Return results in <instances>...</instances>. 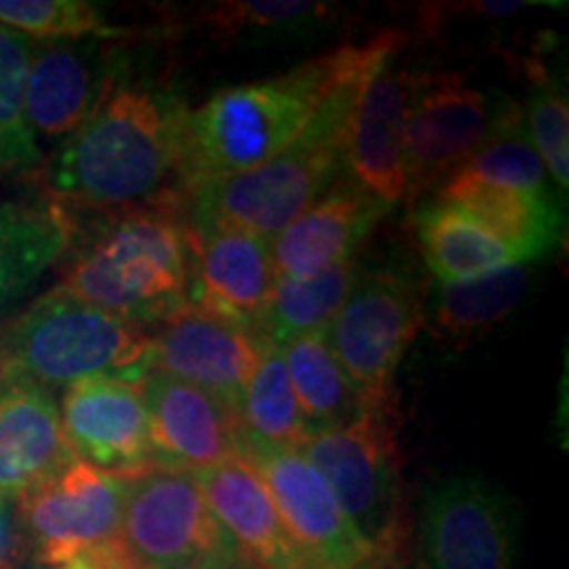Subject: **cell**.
Here are the masks:
<instances>
[{"label":"cell","instance_id":"cell-14","mask_svg":"<svg viewBox=\"0 0 569 569\" xmlns=\"http://www.w3.org/2000/svg\"><path fill=\"white\" fill-rule=\"evenodd\" d=\"M267 348L259 330L184 306L153 332L151 372L201 388L238 411Z\"/></svg>","mask_w":569,"mask_h":569},{"label":"cell","instance_id":"cell-28","mask_svg":"<svg viewBox=\"0 0 569 569\" xmlns=\"http://www.w3.org/2000/svg\"><path fill=\"white\" fill-rule=\"evenodd\" d=\"M238 422L240 438H243L240 453L269 451V448H296L298 451L309 438L282 353L274 343H269L261 356L240 398Z\"/></svg>","mask_w":569,"mask_h":569},{"label":"cell","instance_id":"cell-31","mask_svg":"<svg viewBox=\"0 0 569 569\" xmlns=\"http://www.w3.org/2000/svg\"><path fill=\"white\" fill-rule=\"evenodd\" d=\"M0 24L30 40H117L127 34L88 0H0Z\"/></svg>","mask_w":569,"mask_h":569},{"label":"cell","instance_id":"cell-6","mask_svg":"<svg viewBox=\"0 0 569 569\" xmlns=\"http://www.w3.org/2000/svg\"><path fill=\"white\" fill-rule=\"evenodd\" d=\"M372 549L377 569H398L409 546V511L396 443V407L317 432L298 448Z\"/></svg>","mask_w":569,"mask_h":569},{"label":"cell","instance_id":"cell-15","mask_svg":"<svg viewBox=\"0 0 569 569\" xmlns=\"http://www.w3.org/2000/svg\"><path fill=\"white\" fill-rule=\"evenodd\" d=\"M401 53L382 61L361 84L346 138V177L390 209L407 198V117L415 69L401 61Z\"/></svg>","mask_w":569,"mask_h":569},{"label":"cell","instance_id":"cell-3","mask_svg":"<svg viewBox=\"0 0 569 569\" xmlns=\"http://www.w3.org/2000/svg\"><path fill=\"white\" fill-rule=\"evenodd\" d=\"M356 51L359 42H346L277 77L213 92L209 101L190 109L177 169L182 188L190 193L284 151L351 67Z\"/></svg>","mask_w":569,"mask_h":569},{"label":"cell","instance_id":"cell-16","mask_svg":"<svg viewBox=\"0 0 569 569\" xmlns=\"http://www.w3.org/2000/svg\"><path fill=\"white\" fill-rule=\"evenodd\" d=\"M59 415L74 459L119 478H134L153 469L140 382L122 377L74 382L63 388Z\"/></svg>","mask_w":569,"mask_h":569},{"label":"cell","instance_id":"cell-26","mask_svg":"<svg viewBox=\"0 0 569 569\" xmlns=\"http://www.w3.org/2000/svg\"><path fill=\"white\" fill-rule=\"evenodd\" d=\"M277 348L282 353L309 436L351 425L365 415V401L332 353L325 330L290 338Z\"/></svg>","mask_w":569,"mask_h":569},{"label":"cell","instance_id":"cell-33","mask_svg":"<svg viewBox=\"0 0 569 569\" xmlns=\"http://www.w3.org/2000/svg\"><path fill=\"white\" fill-rule=\"evenodd\" d=\"M457 174L467 177V180L525 190V193H557L549 184V172H546L543 161L525 134V124L490 140Z\"/></svg>","mask_w":569,"mask_h":569},{"label":"cell","instance_id":"cell-25","mask_svg":"<svg viewBox=\"0 0 569 569\" xmlns=\"http://www.w3.org/2000/svg\"><path fill=\"white\" fill-rule=\"evenodd\" d=\"M415 230L425 264L438 282L472 280L519 264L515 253L486 227L438 198L415 211Z\"/></svg>","mask_w":569,"mask_h":569},{"label":"cell","instance_id":"cell-12","mask_svg":"<svg viewBox=\"0 0 569 569\" xmlns=\"http://www.w3.org/2000/svg\"><path fill=\"white\" fill-rule=\"evenodd\" d=\"M124 80L127 53L113 40H63L34 48L24 92L34 140H69Z\"/></svg>","mask_w":569,"mask_h":569},{"label":"cell","instance_id":"cell-34","mask_svg":"<svg viewBox=\"0 0 569 569\" xmlns=\"http://www.w3.org/2000/svg\"><path fill=\"white\" fill-rule=\"evenodd\" d=\"M27 559L24 540L19 536L17 522L9 515V509H0V569H19Z\"/></svg>","mask_w":569,"mask_h":569},{"label":"cell","instance_id":"cell-7","mask_svg":"<svg viewBox=\"0 0 569 569\" xmlns=\"http://www.w3.org/2000/svg\"><path fill=\"white\" fill-rule=\"evenodd\" d=\"M122 569H248L193 472L153 467L127 482Z\"/></svg>","mask_w":569,"mask_h":569},{"label":"cell","instance_id":"cell-29","mask_svg":"<svg viewBox=\"0 0 569 569\" xmlns=\"http://www.w3.org/2000/svg\"><path fill=\"white\" fill-rule=\"evenodd\" d=\"M338 17V6L315 0H224L198 13V24L227 46L306 38Z\"/></svg>","mask_w":569,"mask_h":569},{"label":"cell","instance_id":"cell-2","mask_svg":"<svg viewBox=\"0 0 569 569\" xmlns=\"http://www.w3.org/2000/svg\"><path fill=\"white\" fill-rule=\"evenodd\" d=\"M188 103L153 82H122L46 167L53 203L132 209L177 180Z\"/></svg>","mask_w":569,"mask_h":569},{"label":"cell","instance_id":"cell-5","mask_svg":"<svg viewBox=\"0 0 569 569\" xmlns=\"http://www.w3.org/2000/svg\"><path fill=\"white\" fill-rule=\"evenodd\" d=\"M153 332L48 290L0 322V377L48 393L90 377L140 382L151 372Z\"/></svg>","mask_w":569,"mask_h":569},{"label":"cell","instance_id":"cell-23","mask_svg":"<svg viewBox=\"0 0 569 569\" xmlns=\"http://www.w3.org/2000/svg\"><path fill=\"white\" fill-rule=\"evenodd\" d=\"M71 238L74 227L59 203L0 198V315L63 259Z\"/></svg>","mask_w":569,"mask_h":569},{"label":"cell","instance_id":"cell-30","mask_svg":"<svg viewBox=\"0 0 569 569\" xmlns=\"http://www.w3.org/2000/svg\"><path fill=\"white\" fill-rule=\"evenodd\" d=\"M34 42L0 24V174L32 172L40 146L27 122L24 92Z\"/></svg>","mask_w":569,"mask_h":569},{"label":"cell","instance_id":"cell-20","mask_svg":"<svg viewBox=\"0 0 569 569\" xmlns=\"http://www.w3.org/2000/svg\"><path fill=\"white\" fill-rule=\"evenodd\" d=\"M196 480L248 567L317 569L290 538L272 496L251 465L232 459L196 472Z\"/></svg>","mask_w":569,"mask_h":569},{"label":"cell","instance_id":"cell-8","mask_svg":"<svg viewBox=\"0 0 569 569\" xmlns=\"http://www.w3.org/2000/svg\"><path fill=\"white\" fill-rule=\"evenodd\" d=\"M522 124V106L507 92L467 84L461 74L417 71L407 117V198L438 193L475 153Z\"/></svg>","mask_w":569,"mask_h":569},{"label":"cell","instance_id":"cell-22","mask_svg":"<svg viewBox=\"0 0 569 569\" xmlns=\"http://www.w3.org/2000/svg\"><path fill=\"white\" fill-rule=\"evenodd\" d=\"M501 240L519 264H536L561 240L565 211L557 193H525L453 174L436 193Z\"/></svg>","mask_w":569,"mask_h":569},{"label":"cell","instance_id":"cell-11","mask_svg":"<svg viewBox=\"0 0 569 569\" xmlns=\"http://www.w3.org/2000/svg\"><path fill=\"white\" fill-rule=\"evenodd\" d=\"M419 546L427 569H515V501L478 475H453L425 496Z\"/></svg>","mask_w":569,"mask_h":569},{"label":"cell","instance_id":"cell-19","mask_svg":"<svg viewBox=\"0 0 569 569\" xmlns=\"http://www.w3.org/2000/svg\"><path fill=\"white\" fill-rule=\"evenodd\" d=\"M390 211V206L365 193L348 177H340L317 203L269 240L274 280H301L356 259L359 248Z\"/></svg>","mask_w":569,"mask_h":569},{"label":"cell","instance_id":"cell-27","mask_svg":"<svg viewBox=\"0 0 569 569\" xmlns=\"http://www.w3.org/2000/svg\"><path fill=\"white\" fill-rule=\"evenodd\" d=\"M359 259L340 261L325 272L301 277V280H274L272 296L259 322V332L269 343L280 346L284 340L322 332L343 309L356 282L361 280Z\"/></svg>","mask_w":569,"mask_h":569},{"label":"cell","instance_id":"cell-24","mask_svg":"<svg viewBox=\"0 0 569 569\" xmlns=\"http://www.w3.org/2000/svg\"><path fill=\"white\" fill-rule=\"evenodd\" d=\"M532 264H515L461 282L425 288V325L446 348H467L522 303Z\"/></svg>","mask_w":569,"mask_h":569},{"label":"cell","instance_id":"cell-18","mask_svg":"<svg viewBox=\"0 0 569 569\" xmlns=\"http://www.w3.org/2000/svg\"><path fill=\"white\" fill-rule=\"evenodd\" d=\"M188 306L259 330L274 288L272 243L227 227H190Z\"/></svg>","mask_w":569,"mask_h":569},{"label":"cell","instance_id":"cell-17","mask_svg":"<svg viewBox=\"0 0 569 569\" xmlns=\"http://www.w3.org/2000/svg\"><path fill=\"white\" fill-rule=\"evenodd\" d=\"M153 467L203 472L240 457L238 411L201 388L161 372L140 380Z\"/></svg>","mask_w":569,"mask_h":569},{"label":"cell","instance_id":"cell-32","mask_svg":"<svg viewBox=\"0 0 569 569\" xmlns=\"http://www.w3.org/2000/svg\"><path fill=\"white\" fill-rule=\"evenodd\" d=\"M522 124L530 146L543 161L553 188L565 201L569 188V106L567 90L543 67L532 69L530 96L522 106Z\"/></svg>","mask_w":569,"mask_h":569},{"label":"cell","instance_id":"cell-9","mask_svg":"<svg viewBox=\"0 0 569 569\" xmlns=\"http://www.w3.org/2000/svg\"><path fill=\"white\" fill-rule=\"evenodd\" d=\"M127 482L130 478L74 459L17 498V522L24 549L38 565L98 569L119 567Z\"/></svg>","mask_w":569,"mask_h":569},{"label":"cell","instance_id":"cell-4","mask_svg":"<svg viewBox=\"0 0 569 569\" xmlns=\"http://www.w3.org/2000/svg\"><path fill=\"white\" fill-rule=\"evenodd\" d=\"M63 259L59 293L146 330L188 306V222L169 196L122 209Z\"/></svg>","mask_w":569,"mask_h":569},{"label":"cell","instance_id":"cell-10","mask_svg":"<svg viewBox=\"0 0 569 569\" xmlns=\"http://www.w3.org/2000/svg\"><path fill=\"white\" fill-rule=\"evenodd\" d=\"M422 327L425 284L409 267L388 264L361 272L325 338L367 411L396 407V372Z\"/></svg>","mask_w":569,"mask_h":569},{"label":"cell","instance_id":"cell-21","mask_svg":"<svg viewBox=\"0 0 569 569\" xmlns=\"http://www.w3.org/2000/svg\"><path fill=\"white\" fill-rule=\"evenodd\" d=\"M74 461L53 393L0 377V498H17Z\"/></svg>","mask_w":569,"mask_h":569},{"label":"cell","instance_id":"cell-1","mask_svg":"<svg viewBox=\"0 0 569 569\" xmlns=\"http://www.w3.org/2000/svg\"><path fill=\"white\" fill-rule=\"evenodd\" d=\"M407 48V34L388 30L359 42V51L332 84L306 130L259 167L190 190V227H227L272 240L298 213L346 177V138L367 77Z\"/></svg>","mask_w":569,"mask_h":569},{"label":"cell","instance_id":"cell-13","mask_svg":"<svg viewBox=\"0 0 569 569\" xmlns=\"http://www.w3.org/2000/svg\"><path fill=\"white\" fill-rule=\"evenodd\" d=\"M238 459L253 467L272 496L284 528L317 569H377V559L348 522L336 496L296 448L246 451Z\"/></svg>","mask_w":569,"mask_h":569}]
</instances>
